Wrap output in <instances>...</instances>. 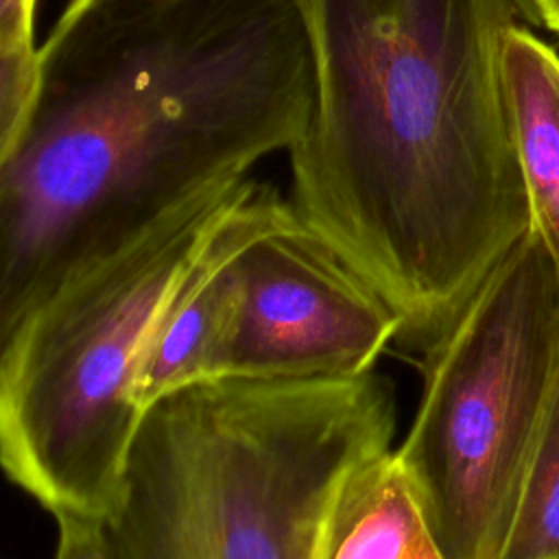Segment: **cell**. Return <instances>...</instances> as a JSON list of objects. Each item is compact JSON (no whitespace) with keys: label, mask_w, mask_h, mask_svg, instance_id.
<instances>
[{"label":"cell","mask_w":559,"mask_h":559,"mask_svg":"<svg viewBox=\"0 0 559 559\" xmlns=\"http://www.w3.org/2000/svg\"><path fill=\"white\" fill-rule=\"evenodd\" d=\"M430 531L395 452L356 465L332 502L319 559H415Z\"/></svg>","instance_id":"9c48e42d"},{"label":"cell","mask_w":559,"mask_h":559,"mask_svg":"<svg viewBox=\"0 0 559 559\" xmlns=\"http://www.w3.org/2000/svg\"><path fill=\"white\" fill-rule=\"evenodd\" d=\"M415 559H445V557H443V555L437 550V546L432 544V546H428L421 555H417Z\"/></svg>","instance_id":"5bb4252c"},{"label":"cell","mask_w":559,"mask_h":559,"mask_svg":"<svg viewBox=\"0 0 559 559\" xmlns=\"http://www.w3.org/2000/svg\"><path fill=\"white\" fill-rule=\"evenodd\" d=\"M424 358V395L393 452L437 550L500 559L559 376V273L533 229Z\"/></svg>","instance_id":"5b68a950"},{"label":"cell","mask_w":559,"mask_h":559,"mask_svg":"<svg viewBox=\"0 0 559 559\" xmlns=\"http://www.w3.org/2000/svg\"><path fill=\"white\" fill-rule=\"evenodd\" d=\"M552 400H555V404L559 406V376H557V382H555V391H552Z\"/></svg>","instance_id":"9a60e30c"},{"label":"cell","mask_w":559,"mask_h":559,"mask_svg":"<svg viewBox=\"0 0 559 559\" xmlns=\"http://www.w3.org/2000/svg\"><path fill=\"white\" fill-rule=\"evenodd\" d=\"M0 170V349L66 277L245 186L312 105L304 0H70Z\"/></svg>","instance_id":"6da1fadb"},{"label":"cell","mask_w":559,"mask_h":559,"mask_svg":"<svg viewBox=\"0 0 559 559\" xmlns=\"http://www.w3.org/2000/svg\"><path fill=\"white\" fill-rule=\"evenodd\" d=\"M535 15L559 35V0H528Z\"/></svg>","instance_id":"4fadbf2b"},{"label":"cell","mask_w":559,"mask_h":559,"mask_svg":"<svg viewBox=\"0 0 559 559\" xmlns=\"http://www.w3.org/2000/svg\"><path fill=\"white\" fill-rule=\"evenodd\" d=\"M395 336L389 306L275 192L240 255L221 378H358Z\"/></svg>","instance_id":"8992f818"},{"label":"cell","mask_w":559,"mask_h":559,"mask_svg":"<svg viewBox=\"0 0 559 559\" xmlns=\"http://www.w3.org/2000/svg\"><path fill=\"white\" fill-rule=\"evenodd\" d=\"M500 66L533 231L559 273V52L515 22Z\"/></svg>","instance_id":"ba28073f"},{"label":"cell","mask_w":559,"mask_h":559,"mask_svg":"<svg viewBox=\"0 0 559 559\" xmlns=\"http://www.w3.org/2000/svg\"><path fill=\"white\" fill-rule=\"evenodd\" d=\"M37 0H0V52L35 48Z\"/></svg>","instance_id":"7c38bea8"},{"label":"cell","mask_w":559,"mask_h":559,"mask_svg":"<svg viewBox=\"0 0 559 559\" xmlns=\"http://www.w3.org/2000/svg\"><path fill=\"white\" fill-rule=\"evenodd\" d=\"M57 544L52 559H120L103 528L100 520L81 515H59Z\"/></svg>","instance_id":"8fae6325"},{"label":"cell","mask_w":559,"mask_h":559,"mask_svg":"<svg viewBox=\"0 0 559 559\" xmlns=\"http://www.w3.org/2000/svg\"><path fill=\"white\" fill-rule=\"evenodd\" d=\"M273 194L275 190L266 183L251 179L183 264L140 360L133 395L142 413L179 389L221 378L240 255Z\"/></svg>","instance_id":"52a82bcc"},{"label":"cell","mask_w":559,"mask_h":559,"mask_svg":"<svg viewBox=\"0 0 559 559\" xmlns=\"http://www.w3.org/2000/svg\"><path fill=\"white\" fill-rule=\"evenodd\" d=\"M295 212L430 352L533 229L500 50L515 0H304Z\"/></svg>","instance_id":"7a4b0ae2"},{"label":"cell","mask_w":559,"mask_h":559,"mask_svg":"<svg viewBox=\"0 0 559 559\" xmlns=\"http://www.w3.org/2000/svg\"><path fill=\"white\" fill-rule=\"evenodd\" d=\"M37 46L0 52V170L17 148L37 87Z\"/></svg>","instance_id":"30bf717a"},{"label":"cell","mask_w":559,"mask_h":559,"mask_svg":"<svg viewBox=\"0 0 559 559\" xmlns=\"http://www.w3.org/2000/svg\"><path fill=\"white\" fill-rule=\"evenodd\" d=\"M245 186L66 277L0 349V467L52 518L107 515L142 417L133 391L151 330Z\"/></svg>","instance_id":"277c9868"},{"label":"cell","mask_w":559,"mask_h":559,"mask_svg":"<svg viewBox=\"0 0 559 559\" xmlns=\"http://www.w3.org/2000/svg\"><path fill=\"white\" fill-rule=\"evenodd\" d=\"M393 432L373 371L179 389L142 413L105 535L120 559H319L338 487Z\"/></svg>","instance_id":"3957f363"}]
</instances>
